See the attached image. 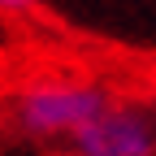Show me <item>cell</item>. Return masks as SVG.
Listing matches in <instances>:
<instances>
[{
    "label": "cell",
    "mask_w": 156,
    "mask_h": 156,
    "mask_svg": "<svg viewBox=\"0 0 156 156\" xmlns=\"http://www.w3.org/2000/svg\"><path fill=\"white\" fill-rule=\"evenodd\" d=\"M113 108V95L95 83H69V78H44L30 83L13 104L17 126L35 139H74L95 117Z\"/></svg>",
    "instance_id": "6da1fadb"
},
{
    "label": "cell",
    "mask_w": 156,
    "mask_h": 156,
    "mask_svg": "<svg viewBox=\"0 0 156 156\" xmlns=\"http://www.w3.org/2000/svg\"><path fill=\"white\" fill-rule=\"evenodd\" d=\"M69 143L78 156H156V122L143 108L113 104L87 130H78Z\"/></svg>",
    "instance_id": "7a4b0ae2"
},
{
    "label": "cell",
    "mask_w": 156,
    "mask_h": 156,
    "mask_svg": "<svg viewBox=\"0 0 156 156\" xmlns=\"http://www.w3.org/2000/svg\"><path fill=\"white\" fill-rule=\"evenodd\" d=\"M35 0H0V9H30Z\"/></svg>",
    "instance_id": "3957f363"
}]
</instances>
